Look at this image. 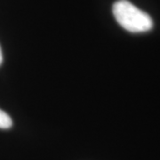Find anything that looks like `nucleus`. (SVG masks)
<instances>
[{
    "label": "nucleus",
    "mask_w": 160,
    "mask_h": 160,
    "mask_svg": "<svg viewBox=\"0 0 160 160\" xmlns=\"http://www.w3.org/2000/svg\"><path fill=\"white\" fill-rule=\"evenodd\" d=\"M112 12L118 23L129 32H147L153 28V21L149 14L127 0L115 2Z\"/></svg>",
    "instance_id": "nucleus-1"
},
{
    "label": "nucleus",
    "mask_w": 160,
    "mask_h": 160,
    "mask_svg": "<svg viewBox=\"0 0 160 160\" xmlns=\"http://www.w3.org/2000/svg\"><path fill=\"white\" fill-rule=\"evenodd\" d=\"M12 126V120L10 116L0 109V128L1 129H8Z\"/></svg>",
    "instance_id": "nucleus-2"
},
{
    "label": "nucleus",
    "mask_w": 160,
    "mask_h": 160,
    "mask_svg": "<svg viewBox=\"0 0 160 160\" xmlns=\"http://www.w3.org/2000/svg\"><path fill=\"white\" fill-rule=\"evenodd\" d=\"M3 62V54H2V50H1V47H0V65Z\"/></svg>",
    "instance_id": "nucleus-3"
}]
</instances>
